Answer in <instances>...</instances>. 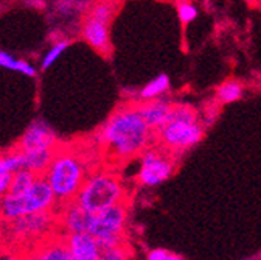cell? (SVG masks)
<instances>
[{
  "label": "cell",
  "instance_id": "6da1fadb",
  "mask_svg": "<svg viewBox=\"0 0 261 260\" xmlns=\"http://www.w3.org/2000/svg\"><path fill=\"white\" fill-rule=\"evenodd\" d=\"M151 133L137 105L129 103L111 114L98 133V139L112 157L124 160L142 154L149 147Z\"/></svg>",
  "mask_w": 261,
  "mask_h": 260
},
{
  "label": "cell",
  "instance_id": "7a4b0ae2",
  "mask_svg": "<svg viewBox=\"0 0 261 260\" xmlns=\"http://www.w3.org/2000/svg\"><path fill=\"white\" fill-rule=\"evenodd\" d=\"M44 178L51 185L58 201L64 206L69 204L75 201L87 178L84 160L73 150H61L58 147Z\"/></svg>",
  "mask_w": 261,
  "mask_h": 260
},
{
  "label": "cell",
  "instance_id": "3957f363",
  "mask_svg": "<svg viewBox=\"0 0 261 260\" xmlns=\"http://www.w3.org/2000/svg\"><path fill=\"white\" fill-rule=\"evenodd\" d=\"M56 203L58 198L51 185L41 175L27 190L17 193L8 192L4 198H0V221L48 212L56 207Z\"/></svg>",
  "mask_w": 261,
  "mask_h": 260
},
{
  "label": "cell",
  "instance_id": "277c9868",
  "mask_svg": "<svg viewBox=\"0 0 261 260\" xmlns=\"http://www.w3.org/2000/svg\"><path fill=\"white\" fill-rule=\"evenodd\" d=\"M75 201L86 210L98 214L124 201V187L120 178L111 172L87 175Z\"/></svg>",
  "mask_w": 261,
  "mask_h": 260
},
{
  "label": "cell",
  "instance_id": "5b68a950",
  "mask_svg": "<svg viewBox=\"0 0 261 260\" xmlns=\"http://www.w3.org/2000/svg\"><path fill=\"white\" fill-rule=\"evenodd\" d=\"M120 4L117 0H96L90 4L81 20L83 39L98 53H109L111 35L109 23L112 22Z\"/></svg>",
  "mask_w": 261,
  "mask_h": 260
},
{
  "label": "cell",
  "instance_id": "8992f818",
  "mask_svg": "<svg viewBox=\"0 0 261 260\" xmlns=\"http://www.w3.org/2000/svg\"><path fill=\"white\" fill-rule=\"evenodd\" d=\"M126 221L127 209L124 203L112 206L106 210L93 214L89 234H92L98 240L100 248L124 243L123 232L126 227Z\"/></svg>",
  "mask_w": 261,
  "mask_h": 260
},
{
  "label": "cell",
  "instance_id": "52a82bcc",
  "mask_svg": "<svg viewBox=\"0 0 261 260\" xmlns=\"http://www.w3.org/2000/svg\"><path fill=\"white\" fill-rule=\"evenodd\" d=\"M155 133L159 144L165 150L171 153H184L202 140L204 125L201 122L170 120Z\"/></svg>",
  "mask_w": 261,
  "mask_h": 260
},
{
  "label": "cell",
  "instance_id": "ba28073f",
  "mask_svg": "<svg viewBox=\"0 0 261 260\" xmlns=\"http://www.w3.org/2000/svg\"><path fill=\"white\" fill-rule=\"evenodd\" d=\"M0 223L5 224V231L13 240H20V242L45 239L56 224L53 210L25 215V217H19V218L8 220V221H0Z\"/></svg>",
  "mask_w": 261,
  "mask_h": 260
},
{
  "label": "cell",
  "instance_id": "9c48e42d",
  "mask_svg": "<svg viewBox=\"0 0 261 260\" xmlns=\"http://www.w3.org/2000/svg\"><path fill=\"white\" fill-rule=\"evenodd\" d=\"M174 172V160L168 154L155 148H146L142 153V166L139 170V182L145 187H155L165 182Z\"/></svg>",
  "mask_w": 261,
  "mask_h": 260
},
{
  "label": "cell",
  "instance_id": "30bf717a",
  "mask_svg": "<svg viewBox=\"0 0 261 260\" xmlns=\"http://www.w3.org/2000/svg\"><path fill=\"white\" fill-rule=\"evenodd\" d=\"M58 147L59 142L53 128L41 119L30 123V126L25 129V133L17 145V148L22 151L47 150V148H58Z\"/></svg>",
  "mask_w": 261,
  "mask_h": 260
},
{
  "label": "cell",
  "instance_id": "8fae6325",
  "mask_svg": "<svg viewBox=\"0 0 261 260\" xmlns=\"http://www.w3.org/2000/svg\"><path fill=\"white\" fill-rule=\"evenodd\" d=\"M136 105L151 131H159V129L167 123L171 108H173V103L170 100L162 99V97L152 99V100H142Z\"/></svg>",
  "mask_w": 261,
  "mask_h": 260
},
{
  "label": "cell",
  "instance_id": "7c38bea8",
  "mask_svg": "<svg viewBox=\"0 0 261 260\" xmlns=\"http://www.w3.org/2000/svg\"><path fill=\"white\" fill-rule=\"evenodd\" d=\"M65 242L70 249L72 260H100V243L89 232L65 234Z\"/></svg>",
  "mask_w": 261,
  "mask_h": 260
},
{
  "label": "cell",
  "instance_id": "4fadbf2b",
  "mask_svg": "<svg viewBox=\"0 0 261 260\" xmlns=\"http://www.w3.org/2000/svg\"><path fill=\"white\" fill-rule=\"evenodd\" d=\"M93 214L83 209L76 201L64 206L59 223L65 229V234L70 232H89Z\"/></svg>",
  "mask_w": 261,
  "mask_h": 260
},
{
  "label": "cell",
  "instance_id": "5bb4252c",
  "mask_svg": "<svg viewBox=\"0 0 261 260\" xmlns=\"http://www.w3.org/2000/svg\"><path fill=\"white\" fill-rule=\"evenodd\" d=\"M30 260H72V254L65 237H55L45 239L33 251Z\"/></svg>",
  "mask_w": 261,
  "mask_h": 260
},
{
  "label": "cell",
  "instance_id": "9a60e30c",
  "mask_svg": "<svg viewBox=\"0 0 261 260\" xmlns=\"http://www.w3.org/2000/svg\"><path fill=\"white\" fill-rule=\"evenodd\" d=\"M58 148H47V150H31V151H22L23 153V169L36 173L44 175L51 164V160L56 154Z\"/></svg>",
  "mask_w": 261,
  "mask_h": 260
},
{
  "label": "cell",
  "instance_id": "2e32d148",
  "mask_svg": "<svg viewBox=\"0 0 261 260\" xmlns=\"http://www.w3.org/2000/svg\"><path fill=\"white\" fill-rule=\"evenodd\" d=\"M0 67L7 70H13V72H19L25 77H35L38 74L36 67L33 66V64H30L25 59H19L10 55L8 52H0Z\"/></svg>",
  "mask_w": 261,
  "mask_h": 260
},
{
  "label": "cell",
  "instance_id": "e0dca14e",
  "mask_svg": "<svg viewBox=\"0 0 261 260\" xmlns=\"http://www.w3.org/2000/svg\"><path fill=\"white\" fill-rule=\"evenodd\" d=\"M168 89H170V78L165 74H160L140 89L139 97H140V100L159 99V97H162Z\"/></svg>",
  "mask_w": 261,
  "mask_h": 260
},
{
  "label": "cell",
  "instance_id": "ac0fdd59",
  "mask_svg": "<svg viewBox=\"0 0 261 260\" xmlns=\"http://www.w3.org/2000/svg\"><path fill=\"white\" fill-rule=\"evenodd\" d=\"M243 95V84L238 80H227L216 89V99L219 103L227 105L238 102Z\"/></svg>",
  "mask_w": 261,
  "mask_h": 260
},
{
  "label": "cell",
  "instance_id": "d6986e66",
  "mask_svg": "<svg viewBox=\"0 0 261 260\" xmlns=\"http://www.w3.org/2000/svg\"><path fill=\"white\" fill-rule=\"evenodd\" d=\"M20 169H23V153L19 148L0 154V176L14 175Z\"/></svg>",
  "mask_w": 261,
  "mask_h": 260
},
{
  "label": "cell",
  "instance_id": "ffe728a7",
  "mask_svg": "<svg viewBox=\"0 0 261 260\" xmlns=\"http://www.w3.org/2000/svg\"><path fill=\"white\" fill-rule=\"evenodd\" d=\"M41 176V175H36L27 169H20L17 170L14 175H13V179H11V187H10V192L13 193H17V192H23L27 190L33 182L36 181V178Z\"/></svg>",
  "mask_w": 261,
  "mask_h": 260
},
{
  "label": "cell",
  "instance_id": "44dd1931",
  "mask_svg": "<svg viewBox=\"0 0 261 260\" xmlns=\"http://www.w3.org/2000/svg\"><path fill=\"white\" fill-rule=\"evenodd\" d=\"M69 39H59V41H56L47 52H45V55H44V58H42V61H41V67L44 69V70H47L48 67H51L53 64L61 58V55L67 50V47H69Z\"/></svg>",
  "mask_w": 261,
  "mask_h": 260
},
{
  "label": "cell",
  "instance_id": "7402d4cb",
  "mask_svg": "<svg viewBox=\"0 0 261 260\" xmlns=\"http://www.w3.org/2000/svg\"><path fill=\"white\" fill-rule=\"evenodd\" d=\"M127 257H129V249L124 246V243L101 248L100 252V260H127Z\"/></svg>",
  "mask_w": 261,
  "mask_h": 260
},
{
  "label": "cell",
  "instance_id": "603a6c76",
  "mask_svg": "<svg viewBox=\"0 0 261 260\" xmlns=\"http://www.w3.org/2000/svg\"><path fill=\"white\" fill-rule=\"evenodd\" d=\"M177 14H179L180 22L184 25H187L198 17V8H196L191 2H188V0H182L177 7Z\"/></svg>",
  "mask_w": 261,
  "mask_h": 260
},
{
  "label": "cell",
  "instance_id": "cb8c5ba5",
  "mask_svg": "<svg viewBox=\"0 0 261 260\" xmlns=\"http://www.w3.org/2000/svg\"><path fill=\"white\" fill-rule=\"evenodd\" d=\"M146 260H184V258L180 255H177V254H173V252L167 251V249L157 248V249H152L148 254Z\"/></svg>",
  "mask_w": 261,
  "mask_h": 260
},
{
  "label": "cell",
  "instance_id": "d4e9b609",
  "mask_svg": "<svg viewBox=\"0 0 261 260\" xmlns=\"http://www.w3.org/2000/svg\"><path fill=\"white\" fill-rule=\"evenodd\" d=\"M11 179H13V175H2L0 176V198H4L5 195L10 192Z\"/></svg>",
  "mask_w": 261,
  "mask_h": 260
},
{
  "label": "cell",
  "instance_id": "484cf974",
  "mask_svg": "<svg viewBox=\"0 0 261 260\" xmlns=\"http://www.w3.org/2000/svg\"><path fill=\"white\" fill-rule=\"evenodd\" d=\"M0 260H19V258L13 254H0Z\"/></svg>",
  "mask_w": 261,
  "mask_h": 260
},
{
  "label": "cell",
  "instance_id": "4316f807",
  "mask_svg": "<svg viewBox=\"0 0 261 260\" xmlns=\"http://www.w3.org/2000/svg\"><path fill=\"white\" fill-rule=\"evenodd\" d=\"M244 2H247L249 5H253V4L256 2V0H244Z\"/></svg>",
  "mask_w": 261,
  "mask_h": 260
},
{
  "label": "cell",
  "instance_id": "83f0119b",
  "mask_svg": "<svg viewBox=\"0 0 261 260\" xmlns=\"http://www.w3.org/2000/svg\"><path fill=\"white\" fill-rule=\"evenodd\" d=\"M0 254H4V251H2V245H0Z\"/></svg>",
  "mask_w": 261,
  "mask_h": 260
},
{
  "label": "cell",
  "instance_id": "f1b7e54d",
  "mask_svg": "<svg viewBox=\"0 0 261 260\" xmlns=\"http://www.w3.org/2000/svg\"><path fill=\"white\" fill-rule=\"evenodd\" d=\"M259 4H261V0H259Z\"/></svg>",
  "mask_w": 261,
  "mask_h": 260
}]
</instances>
